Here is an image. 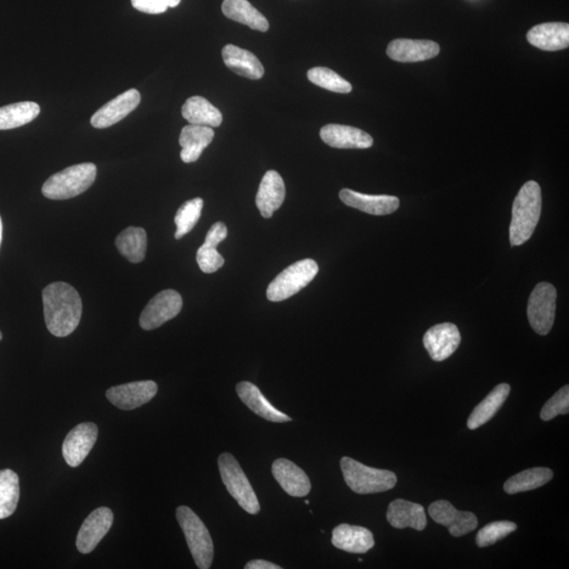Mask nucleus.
<instances>
[{"label": "nucleus", "instance_id": "obj_1", "mask_svg": "<svg viewBox=\"0 0 569 569\" xmlns=\"http://www.w3.org/2000/svg\"><path fill=\"white\" fill-rule=\"evenodd\" d=\"M43 313L47 328L55 336L66 337L80 325L83 303L75 287L58 281L43 291Z\"/></svg>", "mask_w": 569, "mask_h": 569}, {"label": "nucleus", "instance_id": "obj_2", "mask_svg": "<svg viewBox=\"0 0 569 569\" xmlns=\"http://www.w3.org/2000/svg\"><path fill=\"white\" fill-rule=\"evenodd\" d=\"M542 210V194L537 182L529 180L523 185L512 205L510 227L511 246H521L532 238Z\"/></svg>", "mask_w": 569, "mask_h": 569}, {"label": "nucleus", "instance_id": "obj_3", "mask_svg": "<svg viewBox=\"0 0 569 569\" xmlns=\"http://www.w3.org/2000/svg\"><path fill=\"white\" fill-rule=\"evenodd\" d=\"M98 176V168L92 162L78 163L53 174L43 186V194L49 200L73 199L91 187Z\"/></svg>", "mask_w": 569, "mask_h": 569}, {"label": "nucleus", "instance_id": "obj_4", "mask_svg": "<svg viewBox=\"0 0 569 569\" xmlns=\"http://www.w3.org/2000/svg\"><path fill=\"white\" fill-rule=\"evenodd\" d=\"M341 470L349 488L360 494L384 493L397 486L396 473L373 469L349 456L342 458Z\"/></svg>", "mask_w": 569, "mask_h": 569}, {"label": "nucleus", "instance_id": "obj_5", "mask_svg": "<svg viewBox=\"0 0 569 569\" xmlns=\"http://www.w3.org/2000/svg\"><path fill=\"white\" fill-rule=\"evenodd\" d=\"M177 518L196 566L201 569L210 568L214 557V545L205 524L188 506H179Z\"/></svg>", "mask_w": 569, "mask_h": 569}, {"label": "nucleus", "instance_id": "obj_6", "mask_svg": "<svg viewBox=\"0 0 569 569\" xmlns=\"http://www.w3.org/2000/svg\"><path fill=\"white\" fill-rule=\"evenodd\" d=\"M218 469L224 486L229 494L248 514L257 515L261 510L255 490L234 455L225 453L219 455Z\"/></svg>", "mask_w": 569, "mask_h": 569}, {"label": "nucleus", "instance_id": "obj_7", "mask_svg": "<svg viewBox=\"0 0 569 569\" xmlns=\"http://www.w3.org/2000/svg\"><path fill=\"white\" fill-rule=\"evenodd\" d=\"M319 273V265L310 258L292 264L268 286L267 297L272 302L287 300L312 283Z\"/></svg>", "mask_w": 569, "mask_h": 569}, {"label": "nucleus", "instance_id": "obj_8", "mask_svg": "<svg viewBox=\"0 0 569 569\" xmlns=\"http://www.w3.org/2000/svg\"><path fill=\"white\" fill-rule=\"evenodd\" d=\"M557 290L549 283H539L529 296L528 322L540 336L549 335L556 318Z\"/></svg>", "mask_w": 569, "mask_h": 569}, {"label": "nucleus", "instance_id": "obj_9", "mask_svg": "<svg viewBox=\"0 0 569 569\" xmlns=\"http://www.w3.org/2000/svg\"><path fill=\"white\" fill-rule=\"evenodd\" d=\"M183 308V298L176 290H163L152 298L140 315L139 325L144 330L159 328L177 317Z\"/></svg>", "mask_w": 569, "mask_h": 569}, {"label": "nucleus", "instance_id": "obj_10", "mask_svg": "<svg viewBox=\"0 0 569 569\" xmlns=\"http://www.w3.org/2000/svg\"><path fill=\"white\" fill-rule=\"evenodd\" d=\"M431 519L447 527L450 534L455 538L475 531L478 527V518L470 511L455 510L448 501L439 500L428 507Z\"/></svg>", "mask_w": 569, "mask_h": 569}, {"label": "nucleus", "instance_id": "obj_11", "mask_svg": "<svg viewBox=\"0 0 569 569\" xmlns=\"http://www.w3.org/2000/svg\"><path fill=\"white\" fill-rule=\"evenodd\" d=\"M114 519V512L107 507H99L92 511L78 532L76 539L78 551L84 555L92 553L100 541L109 533Z\"/></svg>", "mask_w": 569, "mask_h": 569}, {"label": "nucleus", "instance_id": "obj_12", "mask_svg": "<svg viewBox=\"0 0 569 569\" xmlns=\"http://www.w3.org/2000/svg\"><path fill=\"white\" fill-rule=\"evenodd\" d=\"M159 387L154 381L128 383L110 388L106 392L107 399L122 410H133L143 407L156 396Z\"/></svg>", "mask_w": 569, "mask_h": 569}, {"label": "nucleus", "instance_id": "obj_13", "mask_svg": "<svg viewBox=\"0 0 569 569\" xmlns=\"http://www.w3.org/2000/svg\"><path fill=\"white\" fill-rule=\"evenodd\" d=\"M424 347L435 362L452 357L461 344V334L453 323L438 324L428 329L423 337Z\"/></svg>", "mask_w": 569, "mask_h": 569}, {"label": "nucleus", "instance_id": "obj_14", "mask_svg": "<svg viewBox=\"0 0 569 569\" xmlns=\"http://www.w3.org/2000/svg\"><path fill=\"white\" fill-rule=\"evenodd\" d=\"M99 428L93 423H82L67 433L63 444L67 464L80 466L98 441Z\"/></svg>", "mask_w": 569, "mask_h": 569}, {"label": "nucleus", "instance_id": "obj_15", "mask_svg": "<svg viewBox=\"0 0 569 569\" xmlns=\"http://www.w3.org/2000/svg\"><path fill=\"white\" fill-rule=\"evenodd\" d=\"M140 99L142 98L137 89L128 90L95 112L91 118V125L98 129L115 125L138 108Z\"/></svg>", "mask_w": 569, "mask_h": 569}, {"label": "nucleus", "instance_id": "obj_16", "mask_svg": "<svg viewBox=\"0 0 569 569\" xmlns=\"http://www.w3.org/2000/svg\"><path fill=\"white\" fill-rule=\"evenodd\" d=\"M439 46L432 41L421 39H394L387 48V55L399 63H418L436 58Z\"/></svg>", "mask_w": 569, "mask_h": 569}, {"label": "nucleus", "instance_id": "obj_17", "mask_svg": "<svg viewBox=\"0 0 569 569\" xmlns=\"http://www.w3.org/2000/svg\"><path fill=\"white\" fill-rule=\"evenodd\" d=\"M320 138L332 148L368 149L374 145V138L360 129L330 123L320 129Z\"/></svg>", "mask_w": 569, "mask_h": 569}, {"label": "nucleus", "instance_id": "obj_18", "mask_svg": "<svg viewBox=\"0 0 569 569\" xmlns=\"http://www.w3.org/2000/svg\"><path fill=\"white\" fill-rule=\"evenodd\" d=\"M340 199L344 204L371 216H388L399 207L397 196L363 194L351 189L341 190Z\"/></svg>", "mask_w": 569, "mask_h": 569}, {"label": "nucleus", "instance_id": "obj_19", "mask_svg": "<svg viewBox=\"0 0 569 569\" xmlns=\"http://www.w3.org/2000/svg\"><path fill=\"white\" fill-rule=\"evenodd\" d=\"M273 475L280 486L291 497H306L312 490V483L305 471L289 460H275L273 464Z\"/></svg>", "mask_w": 569, "mask_h": 569}, {"label": "nucleus", "instance_id": "obj_20", "mask_svg": "<svg viewBox=\"0 0 569 569\" xmlns=\"http://www.w3.org/2000/svg\"><path fill=\"white\" fill-rule=\"evenodd\" d=\"M331 542L336 549L351 554H365L375 546L374 534L369 529L349 524H341L334 529Z\"/></svg>", "mask_w": 569, "mask_h": 569}, {"label": "nucleus", "instance_id": "obj_21", "mask_svg": "<svg viewBox=\"0 0 569 569\" xmlns=\"http://www.w3.org/2000/svg\"><path fill=\"white\" fill-rule=\"evenodd\" d=\"M286 188L283 178L277 171L265 174L257 194V207L263 217L270 218L283 205Z\"/></svg>", "mask_w": 569, "mask_h": 569}, {"label": "nucleus", "instance_id": "obj_22", "mask_svg": "<svg viewBox=\"0 0 569 569\" xmlns=\"http://www.w3.org/2000/svg\"><path fill=\"white\" fill-rule=\"evenodd\" d=\"M236 392H238L241 402L253 411V413L260 415L261 418L274 422V423L291 422L292 419L290 416L281 413L280 410L275 408L261 392L260 388L252 384L251 382L245 381L239 383V384L236 385Z\"/></svg>", "mask_w": 569, "mask_h": 569}, {"label": "nucleus", "instance_id": "obj_23", "mask_svg": "<svg viewBox=\"0 0 569 569\" xmlns=\"http://www.w3.org/2000/svg\"><path fill=\"white\" fill-rule=\"evenodd\" d=\"M529 43L543 51H560L569 46V25L566 22H545L527 33Z\"/></svg>", "mask_w": 569, "mask_h": 569}, {"label": "nucleus", "instance_id": "obj_24", "mask_svg": "<svg viewBox=\"0 0 569 569\" xmlns=\"http://www.w3.org/2000/svg\"><path fill=\"white\" fill-rule=\"evenodd\" d=\"M387 520L392 527L398 529L411 527L422 532L427 526L424 507L403 499L394 500L391 503L387 510Z\"/></svg>", "mask_w": 569, "mask_h": 569}, {"label": "nucleus", "instance_id": "obj_25", "mask_svg": "<svg viewBox=\"0 0 569 569\" xmlns=\"http://www.w3.org/2000/svg\"><path fill=\"white\" fill-rule=\"evenodd\" d=\"M222 55L225 65L238 75L249 80H260L265 75L260 59L250 51L227 44L224 47Z\"/></svg>", "mask_w": 569, "mask_h": 569}, {"label": "nucleus", "instance_id": "obj_26", "mask_svg": "<svg viewBox=\"0 0 569 569\" xmlns=\"http://www.w3.org/2000/svg\"><path fill=\"white\" fill-rule=\"evenodd\" d=\"M214 138L211 127L189 125L180 132L179 145L182 146L180 159L186 163L194 162L200 159L202 151L209 146Z\"/></svg>", "mask_w": 569, "mask_h": 569}, {"label": "nucleus", "instance_id": "obj_27", "mask_svg": "<svg viewBox=\"0 0 569 569\" xmlns=\"http://www.w3.org/2000/svg\"><path fill=\"white\" fill-rule=\"evenodd\" d=\"M510 393V386L506 383L495 386L494 391L472 410L470 419L467 421V427L470 431H476L478 427L486 424L503 407Z\"/></svg>", "mask_w": 569, "mask_h": 569}, {"label": "nucleus", "instance_id": "obj_28", "mask_svg": "<svg viewBox=\"0 0 569 569\" xmlns=\"http://www.w3.org/2000/svg\"><path fill=\"white\" fill-rule=\"evenodd\" d=\"M222 11L227 19L248 26L253 30L261 32L269 30L266 17L253 7L248 0H224Z\"/></svg>", "mask_w": 569, "mask_h": 569}, {"label": "nucleus", "instance_id": "obj_29", "mask_svg": "<svg viewBox=\"0 0 569 569\" xmlns=\"http://www.w3.org/2000/svg\"><path fill=\"white\" fill-rule=\"evenodd\" d=\"M182 115L190 125L219 127L222 125L223 115L217 107L209 100L202 97H193L186 100Z\"/></svg>", "mask_w": 569, "mask_h": 569}, {"label": "nucleus", "instance_id": "obj_30", "mask_svg": "<svg viewBox=\"0 0 569 569\" xmlns=\"http://www.w3.org/2000/svg\"><path fill=\"white\" fill-rule=\"evenodd\" d=\"M554 478V471L546 467H534L517 473L504 484L506 494H516L529 492L545 486Z\"/></svg>", "mask_w": 569, "mask_h": 569}, {"label": "nucleus", "instance_id": "obj_31", "mask_svg": "<svg viewBox=\"0 0 569 569\" xmlns=\"http://www.w3.org/2000/svg\"><path fill=\"white\" fill-rule=\"evenodd\" d=\"M146 230L139 227H129L117 236L115 245L122 257L129 262L138 264L145 260L146 252Z\"/></svg>", "mask_w": 569, "mask_h": 569}, {"label": "nucleus", "instance_id": "obj_32", "mask_svg": "<svg viewBox=\"0 0 569 569\" xmlns=\"http://www.w3.org/2000/svg\"><path fill=\"white\" fill-rule=\"evenodd\" d=\"M41 114V107L33 101H22L0 108V130H11L27 125Z\"/></svg>", "mask_w": 569, "mask_h": 569}, {"label": "nucleus", "instance_id": "obj_33", "mask_svg": "<svg viewBox=\"0 0 569 569\" xmlns=\"http://www.w3.org/2000/svg\"><path fill=\"white\" fill-rule=\"evenodd\" d=\"M20 478L11 470H0V520L12 516L19 505Z\"/></svg>", "mask_w": 569, "mask_h": 569}, {"label": "nucleus", "instance_id": "obj_34", "mask_svg": "<svg viewBox=\"0 0 569 569\" xmlns=\"http://www.w3.org/2000/svg\"><path fill=\"white\" fill-rule=\"evenodd\" d=\"M307 76L310 82L320 88L329 90V91L343 94L352 91V83L344 80L337 73L328 69V67H312L308 71Z\"/></svg>", "mask_w": 569, "mask_h": 569}, {"label": "nucleus", "instance_id": "obj_35", "mask_svg": "<svg viewBox=\"0 0 569 569\" xmlns=\"http://www.w3.org/2000/svg\"><path fill=\"white\" fill-rule=\"evenodd\" d=\"M202 206H204V201L200 197L186 202L184 205L180 206L176 217H174V222L177 225V240L184 238L195 227L201 218Z\"/></svg>", "mask_w": 569, "mask_h": 569}, {"label": "nucleus", "instance_id": "obj_36", "mask_svg": "<svg viewBox=\"0 0 569 569\" xmlns=\"http://www.w3.org/2000/svg\"><path fill=\"white\" fill-rule=\"evenodd\" d=\"M517 531V526L510 521H497L487 524L477 534V545L478 548H487V546L497 543L498 541L509 536L510 533Z\"/></svg>", "mask_w": 569, "mask_h": 569}, {"label": "nucleus", "instance_id": "obj_37", "mask_svg": "<svg viewBox=\"0 0 569 569\" xmlns=\"http://www.w3.org/2000/svg\"><path fill=\"white\" fill-rule=\"evenodd\" d=\"M569 411V386L562 387L559 391L554 394V397L549 399L541 410V419L550 421L557 415H568Z\"/></svg>", "mask_w": 569, "mask_h": 569}, {"label": "nucleus", "instance_id": "obj_38", "mask_svg": "<svg viewBox=\"0 0 569 569\" xmlns=\"http://www.w3.org/2000/svg\"><path fill=\"white\" fill-rule=\"evenodd\" d=\"M196 261L202 273H213L222 268L224 257L217 251V248L202 245L196 253Z\"/></svg>", "mask_w": 569, "mask_h": 569}, {"label": "nucleus", "instance_id": "obj_39", "mask_svg": "<svg viewBox=\"0 0 569 569\" xmlns=\"http://www.w3.org/2000/svg\"><path fill=\"white\" fill-rule=\"evenodd\" d=\"M132 5L139 12L146 14L165 13L169 8H177L182 0H131Z\"/></svg>", "mask_w": 569, "mask_h": 569}, {"label": "nucleus", "instance_id": "obj_40", "mask_svg": "<svg viewBox=\"0 0 569 569\" xmlns=\"http://www.w3.org/2000/svg\"><path fill=\"white\" fill-rule=\"evenodd\" d=\"M228 236V229L226 225L222 222L212 225V227L208 231L205 240V246L217 248L226 240Z\"/></svg>", "mask_w": 569, "mask_h": 569}, {"label": "nucleus", "instance_id": "obj_41", "mask_svg": "<svg viewBox=\"0 0 569 569\" xmlns=\"http://www.w3.org/2000/svg\"><path fill=\"white\" fill-rule=\"evenodd\" d=\"M281 567L273 565L272 562L265 561V560H252L250 562H248L245 569H281Z\"/></svg>", "mask_w": 569, "mask_h": 569}, {"label": "nucleus", "instance_id": "obj_42", "mask_svg": "<svg viewBox=\"0 0 569 569\" xmlns=\"http://www.w3.org/2000/svg\"><path fill=\"white\" fill-rule=\"evenodd\" d=\"M2 241H3V221H2V217H0V246H2Z\"/></svg>", "mask_w": 569, "mask_h": 569}, {"label": "nucleus", "instance_id": "obj_43", "mask_svg": "<svg viewBox=\"0 0 569 569\" xmlns=\"http://www.w3.org/2000/svg\"><path fill=\"white\" fill-rule=\"evenodd\" d=\"M2 339H3V335H2V332H0V341H2Z\"/></svg>", "mask_w": 569, "mask_h": 569}]
</instances>
